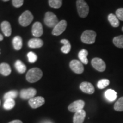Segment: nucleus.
I'll use <instances>...</instances> for the list:
<instances>
[{"mask_svg": "<svg viewBox=\"0 0 123 123\" xmlns=\"http://www.w3.org/2000/svg\"><path fill=\"white\" fill-rule=\"evenodd\" d=\"M43 73L41 69L33 68L29 70L27 73L26 80L30 83H35L39 80L42 77Z\"/></svg>", "mask_w": 123, "mask_h": 123, "instance_id": "f257e3e1", "label": "nucleus"}, {"mask_svg": "<svg viewBox=\"0 0 123 123\" xmlns=\"http://www.w3.org/2000/svg\"><path fill=\"white\" fill-rule=\"evenodd\" d=\"M76 7L78 14L81 18L87 17L89 13V6L84 0H77Z\"/></svg>", "mask_w": 123, "mask_h": 123, "instance_id": "f03ea898", "label": "nucleus"}, {"mask_svg": "<svg viewBox=\"0 0 123 123\" xmlns=\"http://www.w3.org/2000/svg\"><path fill=\"white\" fill-rule=\"evenodd\" d=\"M96 37V32L91 30H87L81 34V41L86 44H93L95 42Z\"/></svg>", "mask_w": 123, "mask_h": 123, "instance_id": "7ed1b4c3", "label": "nucleus"}, {"mask_svg": "<svg viewBox=\"0 0 123 123\" xmlns=\"http://www.w3.org/2000/svg\"><path fill=\"white\" fill-rule=\"evenodd\" d=\"M33 18L34 17L32 13L29 10H26L19 17V23L22 26H27L33 21Z\"/></svg>", "mask_w": 123, "mask_h": 123, "instance_id": "20e7f679", "label": "nucleus"}, {"mask_svg": "<svg viewBox=\"0 0 123 123\" xmlns=\"http://www.w3.org/2000/svg\"><path fill=\"white\" fill-rule=\"evenodd\" d=\"M44 22L46 26L49 27H54L59 22L56 15L51 12H48L45 14Z\"/></svg>", "mask_w": 123, "mask_h": 123, "instance_id": "39448f33", "label": "nucleus"}, {"mask_svg": "<svg viewBox=\"0 0 123 123\" xmlns=\"http://www.w3.org/2000/svg\"><path fill=\"white\" fill-rule=\"evenodd\" d=\"M70 67L73 71L78 74H82L84 71V67L80 61L74 59L70 62Z\"/></svg>", "mask_w": 123, "mask_h": 123, "instance_id": "423d86ee", "label": "nucleus"}, {"mask_svg": "<svg viewBox=\"0 0 123 123\" xmlns=\"http://www.w3.org/2000/svg\"><path fill=\"white\" fill-rule=\"evenodd\" d=\"M67 23L65 20H62L56 24V25L53 28L52 34L55 36L61 35L65 31L67 27Z\"/></svg>", "mask_w": 123, "mask_h": 123, "instance_id": "0eeeda50", "label": "nucleus"}, {"mask_svg": "<svg viewBox=\"0 0 123 123\" xmlns=\"http://www.w3.org/2000/svg\"><path fill=\"white\" fill-rule=\"evenodd\" d=\"M92 67L99 72H103L105 70L106 64L104 61L100 58H95L92 60Z\"/></svg>", "mask_w": 123, "mask_h": 123, "instance_id": "6e6552de", "label": "nucleus"}, {"mask_svg": "<svg viewBox=\"0 0 123 123\" xmlns=\"http://www.w3.org/2000/svg\"><path fill=\"white\" fill-rule=\"evenodd\" d=\"M37 93V91L33 88L23 89L20 92V97L22 99H30L34 98Z\"/></svg>", "mask_w": 123, "mask_h": 123, "instance_id": "1a4fd4ad", "label": "nucleus"}, {"mask_svg": "<svg viewBox=\"0 0 123 123\" xmlns=\"http://www.w3.org/2000/svg\"><path fill=\"white\" fill-rule=\"evenodd\" d=\"M85 105V103L82 100H79L74 101L68 107V110L71 112H76L82 110Z\"/></svg>", "mask_w": 123, "mask_h": 123, "instance_id": "9d476101", "label": "nucleus"}, {"mask_svg": "<svg viewBox=\"0 0 123 123\" xmlns=\"http://www.w3.org/2000/svg\"><path fill=\"white\" fill-rule=\"evenodd\" d=\"M44 102H45L44 99L41 96L34 97L31 99H29V105L33 109H36L43 105Z\"/></svg>", "mask_w": 123, "mask_h": 123, "instance_id": "9b49d317", "label": "nucleus"}, {"mask_svg": "<svg viewBox=\"0 0 123 123\" xmlns=\"http://www.w3.org/2000/svg\"><path fill=\"white\" fill-rule=\"evenodd\" d=\"M80 89L81 91L87 94H92L95 92V88L91 83L83 81L80 85Z\"/></svg>", "mask_w": 123, "mask_h": 123, "instance_id": "f8f14e48", "label": "nucleus"}, {"mask_svg": "<svg viewBox=\"0 0 123 123\" xmlns=\"http://www.w3.org/2000/svg\"><path fill=\"white\" fill-rule=\"evenodd\" d=\"M32 34L35 37H39L43 34L42 25L39 22H36L33 24L32 27Z\"/></svg>", "mask_w": 123, "mask_h": 123, "instance_id": "ddd939ff", "label": "nucleus"}, {"mask_svg": "<svg viewBox=\"0 0 123 123\" xmlns=\"http://www.w3.org/2000/svg\"><path fill=\"white\" fill-rule=\"evenodd\" d=\"M86 116L85 111L82 110L75 112L73 118L74 123H83Z\"/></svg>", "mask_w": 123, "mask_h": 123, "instance_id": "4468645a", "label": "nucleus"}, {"mask_svg": "<svg viewBox=\"0 0 123 123\" xmlns=\"http://www.w3.org/2000/svg\"><path fill=\"white\" fill-rule=\"evenodd\" d=\"M43 45V42L42 39L39 38H32L29 40L28 46L31 49H37L42 47Z\"/></svg>", "mask_w": 123, "mask_h": 123, "instance_id": "2eb2a0df", "label": "nucleus"}, {"mask_svg": "<svg viewBox=\"0 0 123 123\" xmlns=\"http://www.w3.org/2000/svg\"><path fill=\"white\" fill-rule=\"evenodd\" d=\"M1 27L3 33L6 37L10 36L12 34V27L8 21H3L1 24Z\"/></svg>", "mask_w": 123, "mask_h": 123, "instance_id": "dca6fc26", "label": "nucleus"}, {"mask_svg": "<svg viewBox=\"0 0 123 123\" xmlns=\"http://www.w3.org/2000/svg\"><path fill=\"white\" fill-rule=\"evenodd\" d=\"M11 68L10 66L6 63H2L0 64V73L4 76H8L11 73Z\"/></svg>", "mask_w": 123, "mask_h": 123, "instance_id": "f3484780", "label": "nucleus"}, {"mask_svg": "<svg viewBox=\"0 0 123 123\" xmlns=\"http://www.w3.org/2000/svg\"><path fill=\"white\" fill-rule=\"evenodd\" d=\"M88 54V51L86 49H82L78 54V57L82 63L87 64L88 63V60L87 59V55Z\"/></svg>", "mask_w": 123, "mask_h": 123, "instance_id": "a211bd4d", "label": "nucleus"}, {"mask_svg": "<svg viewBox=\"0 0 123 123\" xmlns=\"http://www.w3.org/2000/svg\"><path fill=\"white\" fill-rule=\"evenodd\" d=\"M105 98L108 101H115L117 98V93L115 91L112 90V89H109L107 90L104 93Z\"/></svg>", "mask_w": 123, "mask_h": 123, "instance_id": "6ab92c4d", "label": "nucleus"}, {"mask_svg": "<svg viewBox=\"0 0 123 123\" xmlns=\"http://www.w3.org/2000/svg\"><path fill=\"white\" fill-rule=\"evenodd\" d=\"M108 19L112 27H117L119 26V19H118L116 15L112 13L110 14L108 16Z\"/></svg>", "mask_w": 123, "mask_h": 123, "instance_id": "aec40b11", "label": "nucleus"}, {"mask_svg": "<svg viewBox=\"0 0 123 123\" xmlns=\"http://www.w3.org/2000/svg\"><path fill=\"white\" fill-rule=\"evenodd\" d=\"M13 45L16 50H21L22 47V39L20 36H16L13 39Z\"/></svg>", "mask_w": 123, "mask_h": 123, "instance_id": "412c9836", "label": "nucleus"}, {"mask_svg": "<svg viewBox=\"0 0 123 123\" xmlns=\"http://www.w3.org/2000/svg\"><path fill=\"white\" fill-rule=\"evenodd\" d=\"M61 42L63 44V46H62L61 48V51H62V53L64 54H68L70 51L71 48L70 42L67 39H63L61 40Z\"/></svg>", "mask_w": 123, "mask_h": 123, "instance_id": "4be33fe9", "label": "nucleus"}, {"mask_svg": "<svg viewBox=\"0 0 123 123\" xmlns=\"http://www.w3.org/2000/svg\"><path fill=\"white\" fill-rule=\"evenodd\" d=\"M15 67L20 74H24L26 70V66L20 60H17L15 63Z\"/></svg>", "mask_w": 123, "mask_h": 123, "instance_id": "5701e85b", "label": "nucleus"}, {"mask_svg": "<svg viewBox=\"0 0 123 123\" xmlns=\"http://www.w3.org/2000/svg\"><path fill=\"white\" fill-rule=\"evenodd\" d=\"M113 43L115 46L120 49H123V35L115 37L113 39Z\"/></svg>", "mask_w": 123, "mask_h": 123, "instance_id": "b1692460", "label": "nucleus"}, {"mask_svg": "<svg viewBox=\"0 0 123 123\" xmlns=\"http://www.w3.org/2000/svg\"><path fill=\"white\" fill-rule=\"evenodd\" d=\"M50 7L54 9H59L62 5V0H49Z\"/></svg>", "mask_w": 123, "mask_h": 123, "instance_id": "393cba45", "label": "nucleus"}, {"mask_svg": "<svg viewBox=\"0 0 123 123\" xmlns=\"http://www.w3.org/2000/svg\"><path fill=\"white\" fill-rule=\"evenodd\" d=\"M18 96V92L17 91H10L6 93L4 96L5 100L7 99H14Z\"/></svg>", "mask_w": 123, "mask_h": 123, "instance_id": "a878e982", "label": "nucleus"}, {"mask_svg": "<svg viewBox=\"0 0 123 123\" xmlns=\"http://www.w3.org/2000/svg\"><path fill=\"white\" fill-rule=\"evenodd\" d=\"M15 101L14 99H7L5 101L4 104V109L6 110H10L14 107L15 105Z\"/></svg>", "mask_w": 123, "mask_h": 123, "instance_id": "bb28decb", "label": "nucleus"}, {"mask_svg": "<svg viewBox=\"0 0 123 123\" xmlns=\"http://www.w3.org/2000/svg\"><path fill=\"white\" fill-rule=\"evenodd\" d=\"M114 109L116 111H123V96L119 99V100L115 103L114 105Z\"/></svg>", "mask_w": 123, "mask_h": 123, "instance_id": "cd10ccee", "label": "nucleus"}, {"mask_svg": "<svg viewBox=\"0 0 123 123\" xmlns=\"http://www.w3.org/2000/svg\"><path fill=\"white\" fill-rule=\"evenodd\" d=\"M110 81L108 79H101L98 81V84H97V87L99 89H104L105 87H107L110 84Z\"/></svg>", "mask_w": 123, "mask_h": 123, "instance_id": "c85d7f7f", "label": "nucleus"}, {"mask_svg": "<svg viewBox=\"0 0 123 123\" xmlns=\"http://www.w3.org/2000/svg\"><path fill=\"white\" fill-rule=\"evenodd\" d=\"M27 58L30 63H34L37 60V56L33 52H29L27 54Z\"/></svg>", "mask_w": 123, "mask_h": 123, "instance_id": "c756f323", "label": "nucleus"}, {"mask_svg": "<svg viewBox=\"0 0 123 123\" xmlns=\"http://www.w3.org/2000/svg\"><path fill=\"white\" fill-rule=\"evenodd\" d=\"M12 4L15 7L19 8L23 5L24 0H12Z\"/></svg>", "mask_w": 123, "mask_h": 123, "instance_id": "7c9ffc66", "label": "nucleus"}, {"mask_svg": "<svg viewBox=\"0 0 123 123\" xmlns=\"http://www.w3.org/2000/svg\"><path fill=\"white\" fill-rule=\"evenodd\" d=\"M116 15L118 19L123 21V8H119L116 10Z\"/></svg>", "mask_w": 123, "mask_h": 123, "instance_id": "2f4dec72", "label": "nucleus"}, {"mask_svg": "<svg viewBox=\"0 0 123 123\" xmlns=\"http://www.w3.org/2000/svg\"><path fill=\"white\" fill-rule=\"evenodd\" d=\"M9 123H23L21 121L18 120H13L12 121H10V122H9Z\"/></svg>", "mask_w": 123, "mask_h": 123, "instance_id": "473e14b6", "label": "nucleus"}, {"mask_svg": "<svg viewBox=\"0 0 123 123\" xmlns=\"http://www.w3.org/2000/svg\"><path fill=\"white\" fill-rule=\"evenodd\" d=\"M3 39H4V37H3V35L2 34H0V41H2Z\"/></svg>", "mask_w": 123, "mask_h": 123, "instance_id": "72a5a7b5", "label": "nucleus"}, {"mask_svg": "<svg viewBox=\"0 0 123 123\" xmlns=\"http://www.w3.org/2000/svg\"><path fill=\"white\" fill-rule=\"evenodd\" d=\"M3 1H4V2H7V1H9V0H2Z\"/></svg>", "mask_w": 123, "mask_h": 123, "instance_id": "f704fd0d", "label": "nucleus"}, {"mask_svg": "<svg viewBox=\"0 0 123 123\" xmlns=\"http://www.w3.org/2000/svg\"><path fill=\"white\" fill-rule=\"evenodd\" d=\"M122 31H123V27H122Z\"/></svg>", "mask_w": 123, "mask_h": 123, "instance_id": "c9c22d12", "label": "nucleus"}, {"mask_svg": "<svg viewBox=\"0 0 123 123\" xmlns=\"http://www.w3.org/2000/svg\"><path fill=\"white\" fill-rule=\"evenodd\" d=\"M0 105H1V100H0Z\"/></svg>", "mask_w": 123, "mask_h": 123, "instance_id": "e433bc0d", "label": "nucleus"}]
</instances>
